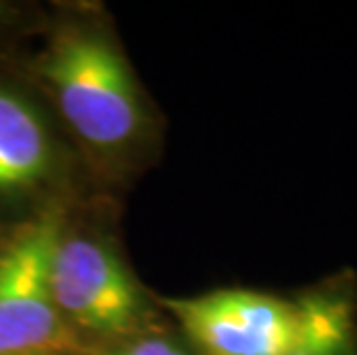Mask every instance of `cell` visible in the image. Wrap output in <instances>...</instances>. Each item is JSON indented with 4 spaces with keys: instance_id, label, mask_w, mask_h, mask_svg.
<instances>
[{
    "instance_id": "1",
    "label": "cell",
    "mask_w": 357,
    "mask_h": 355,
    "mask_svg": "<svg viewBox=\"0 0 357 355\" xmlns=\"http://www.w3.org/2000/svg\"><path fill=\"white\" fill-rule=\"evenodd\" d=\"M44 74L77 134L97 148L123 146L141 123L139 95L120 54L88 33H67L44 60Z\"/></svg>"
},
{
    "instance_id": "2",
    "label": "cell",
    "mask_w": 357,
    "mask_h": 355,
    "mask_svg": "<svg viewBox=\"0 0 357 355\" xmlns=\"http://www.w3.org/2000/svg\"><path fill=\"white\" fill-rule=\"evenodd\" d=\"M60 238L58 219L47 217L0 254V355L51 349L63 335L51 293V261Z\"/></svg>"
},
{
    "instance_id": "3",
    "label": "cell",
    "mask_w": 357,
    "mask_h": 355,
    "mask_svg": "<svg viewBox=\"0 0 357 355\" xmlns=\"http://www.w3.org/2000/svg\"><path fill=\"white\" fill-rule=\"evenodd\" d=\"M201 355H281L300 328V305L256 291L166 300Z\"/></svg>"
},
{
    "instance_id": "4",
    "label": "cell",
    "mask_w": 357,
    "mask_h": 355,
    "mask_svg": "<svg viewBox=\"0 0 357 355\" xmlns=\"http://www.w3.org/2000/svg\"><path fill=\"white\" fill-rule=\"evenodd\" d=\"M51 293L60 316L104 335L139 326L141 300L113 252L88 238H60L51 261Z\"/></svg>"
},
{
    "instance_id": "5",
    "label": "cell",
    "mask_w": 357,
    "mask_h": 355,
    "mask_svg": "<svg viewBox=\"0 0 357 355\" xmlns=\"http://www.w3.org/2000/svg\"><path fill=\"white\" fill-rule=\"evenodd\" d=\"M49 160L42 120L21 97L0 90V190L35 185L47 173Z\"/></svg>"
},
{
    "instance_id": "6",
    "label": "cell",
    "mask_w": 357,
    "mask_h": 355,
    "mask_svg": "<svg viewBox=\"0 0 357 355\" xmlns=\"http://www.w3.org/2000/svg\"><path fill=\"white\" fill-rule=\"evenodd\" d=\"M298 305V335L281 355H353L355 321L351 300L314 293Z\"/></svg>"
},
{
    "instance_id": "7",
    "label": "cell",
    "mask_w": 357,
    "mask_h": 355,
    "mask_svg": "<svg viewBox=\"0 0 357 355\" xmlns=\"http://www.w3.org/2000/svg\"><path fill=\"white\" fill-rule=\"evenodd\" d=\"M109 355H189V353L182 349V346H178L176 342H171V339L150 337V339H143L139 344L127 346V349L109 353Z\"/></svg>"
}]
</instances>
